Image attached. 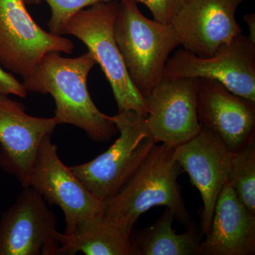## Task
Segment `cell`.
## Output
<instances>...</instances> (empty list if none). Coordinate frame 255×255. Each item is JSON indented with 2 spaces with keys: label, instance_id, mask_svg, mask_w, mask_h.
<instances>
[{
  "label": "cell",
  "instance_id": "obj_16",
  "mask_svg": "<svg viewBox=\"0 0 255 255\" xmlns=\"http://www.w3.org/2000/svg\"><path fill=\"white\" fill-rule=\"evenodd\" d=\"M131 230L105 213L79 225L71 234L58 232L57 255H133Z\"/></svg>",
  "mask_w": 255,
  "mask_h": 255
},
{
  "label": "cell",
  "instance_id": "obj_21",
  "mask_svg": "<svg viewBox=\"0 0 255 255\" xmlns=\"http://www.w3.org/2000/svg\"><path fill=\"white\" fill-rule=\"evenodd\" d=\"M27 92L23 82L18 81L12 74L5 71L0 66V94L25 98Z\"/></svg>",
  "mask_w": 255,
  "mask_h": 255
},
{
  "label": "cell",
  "instance_id": "obj_15",
  "mask_svg": "<svg viewBox=\"0 0 255 255\" xmlns=\"http://www.w3.org/2000/svg\"><path fill=\"white\" fill-rule=\"evenodd\" d=\"M200 255H253L255 253V214H252L228 183L215 205Z\"/></svg>",
  "mask_w": 255,
  "mask_h": 255
},
{
  "label": "cell",
  "instance_id": "obj_22",
  "mask_svg": "<svg viewBox=\"0 0 255 255\" xmlns=\"http://www.w3.org/2000/svg\"><path fill=\"white\" fill-rule=\"evenodd\" d=\"M243 20L248 25L250 30L249 38L252 41L255 42V14H246L243 17Z\"/></svg>",
  "mask_w": 255,
  "mask_h": 255
},
{
  "label": "cell",
  "instance_id": "obj_12",
  "mask_svg": "<svg viewBox=\"0 0 255 255\" xmlns=\"http://www.w3.org/2000/svg\"><path fill=\"white\" fill-rule=\"evenodd\" d=\"M58 125L55 117H32L22 104L0 94V167L28 187L38 149Z\"/></svg>",
  "mask_w": 255,
  "mask_h": 255
},
{
  "label": "cell",
  "instance_id": "obj_13",
  "mask_svg": "<svg viewBox=\"0 0 255 255\" xmlns=\"http://www.w3.org/2000/svg\"><path fill=\"white\" fill-rule=\"evenodd\" d=\"M232 154L214 132L204 127L190 140L174 147V159L200 193L204 235L209 231L215 205L227 183Z\"/></svg>",
  "mask_w": 255,
  "mask_h": 255
},
{
  "label": "cell",
  "instance_id": "obj_11",
  "mask_svg": "<svg viewBox=\"0 0 255 255\" xmlns=\"http://www.w3.org/2000/svg\"><path fill=\"white\" fill-rule=\"evenodd\" d=\"M244 0H187L170 25L184 49L201 58L214 55L243 29L236 11Z\"/></svg>",
  "mask_w": 255,
  "mask_h": 255
},
{
  "label": "cell",
  "instance_id": "obj_6",
  "mask_svg": "<svg viewBox=\"0 0 255 255\" xmlns=\"http://www.w3.org/2000/svg\"><path fill=\"white\" fill-rule=\"evenodd\" d=\"M28 187L36 191L50 205L59 206L65 216V234L79 225L105 213V202L90 192L58 155L51 136L42 142Z\"/></svg>",
  "mask_w": 255,
  "mask_h": 255
},
{
  "label": "cell",
  "instance_id": "obj_5",
  "mask_svg": "<svg viewBox=\"0 0 255 255\" xmlns=\"http://www.w3.org/2000/svg\"><path fill=\"white\" fill-rule=\"evenodd\" d=\"M117 0L97 3L81 10L67 23L62 35H71L85 43L110 82L118 112L134 111L147 115L145 99L132 83L114 36Z\"/></svg>",
  "mask_w": 255,
  "mask_h": 255
},
{
  "label": "cell",
  "instance_id": "obj_18",
  "mask_svg": "<svg viewBox=\"0 0 255 255\" xmlns=\"http://www.w3.org/2000/svg\"><path fill=\"white\" fill-rule=\"evenodd\" d=\"M227 182L252 214H255V140L233 152Z\"/></svg>",
  "mask_w": 255,
  "mask_h": 255
},
{
  "label": "cell",
  "instance_id": "obj_19",
  "mask_svg": "<svg viewBox=\"0 0 255 255\" xmlns=\"http://www.w3.org/2000/svg\"><path fill=\"white\" fill-rule=\"evenodd\" d=\"M43 0H24L28 4H38ZM51 9L48 25L50 33L61 36L64 28L73 16L81 10L97 3L113 0H45Z\"/></svg>",
  "mask_w": 255,
  "mask_h": 255
},
{
  "label": "cell",
  "instance_id": "obj_7",
  "mask_svg": "<svg viewBox=\"0 0 255 255\" xmlns=\"http://www.w3.org/2000/svg\"><path fill=\"white\" fill-rule=\"evenodd\" d=\"M73 42L40 27L26 9L24 0H0V65L23 80L51 52L70 54Z\"/></svg>",
  "mask_w": 255,
  "mask_h": 255
},
{
  "label": "cell",
  "instance_id": "obj_1",
  "mask_svg": "<svg viewBox=\"0 0 255 255\" xmlns=\"http://www.w3.org/2000/svg\"><path fill=\"white\" fill-rule=\"evenodd\" d=\"M96 64L89 51L73 58L51 52L23 84L27 92L53 97L58 124L75 126L92 140L102 142L112 139L118 130L112 117L100 112L90 97L87 78Z\"/></svg>",
  "mask_w": 255,
  "mask_h": 255
},
{
  "label": "cell",
  "instance_id": "obj_10",
  "mask_svg": "<svg viewBox=\"0 0 255 255\" xmlns=\"http://www.w3.org/2000/svg\"><path fill=\"white\" fill-rule=\"evenodd\" d=\"M57 218L31 187L1 215L0 255H57Z\"/></svg>",
  "mask_w": 255,
  "mask_h": 255
},
{
  "label": "cell",
  "instance_id": "obj_4",
  "mask_svg": "<svg viewBox=\"0 0 255 255\" xmlns=\"http://www.w3.org/2000/svg\"><path fill=\"white\" fill-rule=\"evenodd\" d=\"M112 119L119 133L117 140L90 162L70 167L85 187L103 201L118 194L156 144L147 132L145 116L127 111Z\"/></svg>",
  "mask_w": 255,
  "mask_h": 255
},
{
  "label": "cell",
  "instance_id": "obj_14",
  "mask_svg": "<svg viewBox=\"0 0 255 255\" xmlns=\"http://www.w3.org/2000/svg\"><path fill=\"white\" fill-rule=\"evenodd\" d=\"M196 107L202 127L214 132L231 152L255 138V102L233 93L221 82L199 79Z\"/></svg>",
  "mask_w": 255,
  "mask_h": 255
},
{
  "label": "cell",
  "instance_id": "obj_8",
  "mask_svg": "<svg viewBox=\"0 0 255 255\" xmlns=\"http://www.w3.org/2000/svg\"><path fill=\"white\" fill-rule=\"evenodd\" d=\"M164 78L216 80L233 93L255 102V42L241 33L209 58L179 49L169 58Z\"/></svg>",
  "mask_w": 255,
  "mask_h": 255
},
{
  "label": "cell",
  "instance_id": "obj_17",
  "mask_svg": "<svg viewBox=\"0 0 255 255\" xmlns=\"http://www.w3.org/2000/svg\"><path fill=\"white\" fill-rule=\"evenodd\" d=\"M175 216L165 211L152 226L132 238L133 255H200L201 239L194 226L177 234L173 228Z\"/></svg>",
  "mask_w": 255,
  "mask_h": 255
},
{
  "label": "cell",
  "instance_id": "obj_9",
  "mask_svg": "<svg viewBox=\"0 0 255 255\" xmlns=\"http://www.w3.org/2000/svg\"><path fill=\"white\" fill-rule=\"evenodd\" d=\"M199 80L163 78L145 97L146 127L155 143L175 147L200 132L196 107Z\"/></svg>",
  "mask_w": 255,
  "mask_h": 255
},
{
  "label": "cell",
  "instance_id": "obj_2",
  "mask_svg": "<svg viewBox=\"0 0 255 255\" xmlns=\"http://www.w3.org/2000/svg\"><path fill=\"white\" fill-rule=\"evenodd\" d=\"M174 150L165 144L154 145L118 194L105 201L106 216L132 231L142 214L165 206L184 226H192L177 182L181 167L174 159Z\"/></svg>",
  "mask_w": 255,
  "mask_h": 255
},
{
  "label": "cell",
  "instance_id": "obj_3",
  "mask_svg": "<svg viewBox=\"0 0 255 255\" xmlns=\"http://www.w3.org/2000/svg\"><path fill=\"white\" fill-rule=\"evenodd\" d=\"M137 4L119 1L114 32L129 77L145 98L163 79L169 55L180 44L170 24L146 17Z\"/></svg>",
  "mask_w": 255,
  "mask_h": 255
},
{
  "label": "cell",
  "instance_id": "obj_20",
  "mask_svg": "<svg viewBox=\"0 0 255 255\" xmlns=\"http://www.w3.org/2000/svg\"><path fill=\"white\" fill-rule=\"evenodd\" d=\"M145 5L154 19L164 24H170L172 18L187 0H134Z\"/></svg>",
  "mask_w": 255,
  "mask_h": 255
}]
</instances>
